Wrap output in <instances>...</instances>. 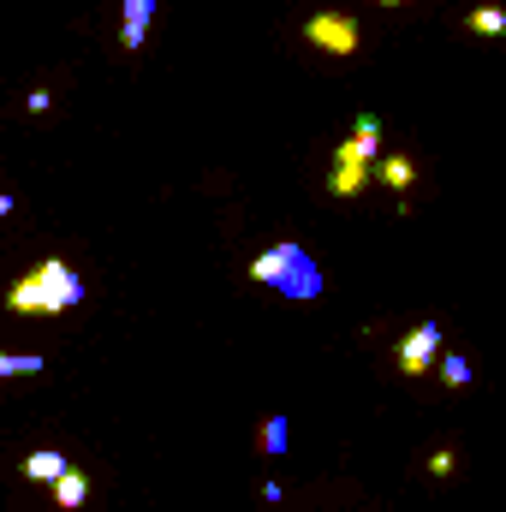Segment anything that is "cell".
<instances>
[{
    "label": "cell",
    "instance_id": "17",
    "mask_svg": "<svg viewBox=\"0 0 506 512\" xmlns=\"http://www.w3.org/2000/svg\"><path fill=\"white\" fill-rule=\"evenodd\" d=\"M376 6H405V0H376Z\"/></svg>",
    "mask_w": 506,
    "mask_h": 512
},
{
    "label": "cell",
    "instance_id": "8",
    "mask_svg": "<svg viewBox=\"0 0 506 512\" xmlns=\"http://www.w3.org/2000/svg\"><path fill=\"white\" fill-rule=\"evenodd\" d=\"M84 501H90V477H84V471H60V477H54V507L78 512Z\"/></svg>",
    "mask_w": 506,
    "mask_h": 512
},
{
    "label": "cell",
    "instance_id": "3",
    "mask_svg": "<svg viewBox=\"0 0 506 512\" xmlns=\"http://www.w3.org/2000/svg\"><path fill=\"white\" fill-rule=\"evenodd\" d=\"M304 42H316L322 54L346 60V54H358V48H364V30H358V18H352V12H316V18H304Z\"/></svg>",
    "mask_w": 506,
    "mask_h": 512
},
{
    "label": "cell",
    "instance_id": "6",
    "mask_svg": "<svg viewBox=\"0 0 506 512\" xmlns=\"http://www.w3.org/2000/svg\"><path fill=\"white\" fill-rule=\"evenodd\" d=\"M149 18H155V0H126V18H120V42H126V54H137V48H143Z\"/></svg>",
    "mask_w": 506,
    "mask_h": 512
},
{
    "label": "cell",
    "instance_id": "10",
    "mask_svg": "<svg viewBox=\"0 0 506 512\" xmlns=\"http://www.w3.org/2000/svg\"><path fill=\"white\" fill-rule=\"evenodd\" d=\"M364 179H370V167H352V161H334V173H328V191L346 203V197H358L364 191Z\"/></svg>",
    "mask_w": 506,
    "mask_h": 512
},
{
    "label": "cell",
    "instance_id": "9",
    "mask_svg": "<svg viewBox=\"0 0 506 512\" xmlns=\"http://www.w3.org/2000/svg\"><path fill=\"white\" fill-rule=\"evenodd\" d=\"M18 471H24L30 483H54V477H60V471H72V465H66V453H54V447H42V453H30V459H24Z\"/></svg>",
    "mask_w": 506,
    "mask_h": 512
},
{
    "label": "cell",
    "instance_id": "16",
    "mask_svg": "<svg viewBox=\"0 0 506 512\" xmlns=\"http://www.w3.org/2000/svg\"><path fill=\"white\" fill-rule=\"evenodd\" d=\"M0 215H12V197H6V191H0Z\"/></svg>",
    "mask_w": 506,
    "mask_h": 512
},
{
    "label": "cell",
    "instance_id": "7",
    "mask_svg": "<svg viewBox=\"0 0 506 512\" xmlns=\"http://www.w3.org/2000/svg\"><path fill=\"white\" fill-rule=\"evenodd\" d=\"M370 167H376V179H381V185H393L399 197H405V191L417 185V167H411V155H376Z\"/></svg>",
    "mask_w": 506,
    "mask_h": 512
},
{
    "label": "cell",
    "instance_id": "15",
    "mask_svg": "<svg viewBox=\"0 0 506 512\" xmlns=\"http://www.w3.org/2000/svg\"><path fill=\"white\" fill-rule=\"evenodd\" d=\"M429 477H453V453H429Z\"/></svg>",
    "mask_w": 506,
    "mask_h": 512
},
{
    "label": "cell",
    "instance_id": "5",
    "mask_svg": "<svg viewBox=\"0 0 506 512\" xmlns=\"http://www.w3.org/2000/svg\"><path fill=\"white\" fill-rule=\"evenodd\" d=\"M381 155V120L376 114H358V126H352V137L334 149V161H352V167H370Z\"/></svg>",
    "mask_w": 506,
    "mask_h": 512
},
{
    "label": "cell",
    "instance_id": "12",
    "mask_svg": "<svg viewBox=\"0 0 506 512\" xmlns=\"http://www.w3.org/2000/svg\"><path fill=\"white\" fill-rule=\"evenodd\" d=\"M286 441H292V429H286V417H268V423L256 429V447H262V453H286Z\"/></svg>",
    "mask_w": 506,
    "mask_h": 512
},
{
    "label": "cell",
    "instance_id": "14",
    "mask_svg": "<svg viewBox=\"0 0 506 512\" xmlns=\"http://www.w3.org/2000/svg\"><path fill=\"white\" fill-rule=\"evenodd\" d=\"M441 382H447V387H465V382H471V364H465L459 352H447V358H441Z\"/></svg>",
    "mask_w": 506,
    "mask_h": 512
},
{
    "label": "cell",
    "instance_id": "1",
    "mask_svg": "<svg viewBox=\"0 0 506 512\" xmlns=\"http://www.w3.org/2000/svg\"><path fill=\"white\" fill-rule=\"evenodd\" d=\"M78 304H84V280H78V268L60 262V256H42L24 280L6 286V310H12V316H66V310H78Z\"/></svg>",
    "mask_w": 506,
    "mask_h": 512
},
{
    "label": "cell",
    "instance_id": "2",
    "mask_svg": "<svg viewBox=\"0 0 506 512\" xmlns=\"http://www.w3.org/2000/svg\"><path fill=\"white\" fill-rule=\"evenodd\" d=\"M251 280L274 286V292H286V298H298V304L322 298V268L310 262V251H304L298 239H286V245H274V251L256 256V262H251Z\"/></svg>",
    "mask_w": 506,
    "mask_h": 512
},
{
    "label": "cell",
    "instance_id": "4",
    "mask_svg": "<svg viewBox=\"0 0 506 512\" xmlns=\"http://www.w3.org/2000/svg\"><path fill=\"white\" fill-rule=\"evenodd\" d=\"M435 352H441V322H423V328H411V334L393 346V364H399L405 376H423V370L435 364Z\"/></svg>",
    "mask_w": 506,
    "mask_h": 512
},
{
    "label": "cell",
    "instance_id": "13",
    "mask_svg": "<svg viewBox=\"0 0 506 512\" xmlns=\"http://www.w3.org/2000/svg\"><path fill=\"white\" fill-rule=\"evenodd\" d=\"M6 376H42V358L36 352H0V382Z\"/></svg>",
    "mask_w": 506,
    "mask_h": 512
},
{
    "label": "cell",
    "instance_id": "11",
    "mask_svg": "<svg viewBox=\"0 0 506 512\" xmlns=\"http://www.w3.org/2000/svg\"><path fill=\"white\" fill-rule=\"evenodd\" d=\"M465 24H471V36H501L506 30V6H477Z\"/></svg>",
    "mask_w": 506,
    "mask_h": 512
}]
</instances>
